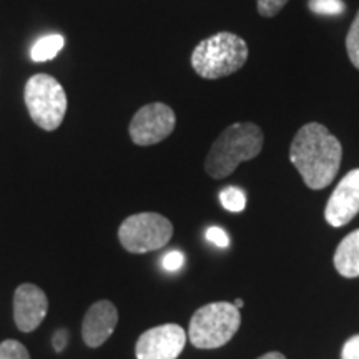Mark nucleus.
<instances>
[{"instance_id": "f8f14e48", "label": "nucleus", "mask_w": 359, "mask_h": 359, "mask_svg": "<svg viewBox=\"0 0 359 359\" xmlns=\"http://www.w3.org/2000/svg\"><path fill=\"white\" fill-rule=\"evenodd\" d=\"M334 268L341 276L353 278L359 276V230L349 233L341 240L334 253Z\"/></svg>"}, {"instance_id": "0eeeda50", "label": "nucleus", "mask_w": 359, "mask_h": 359, "mask_svg": "<svg viewBox=\"0 0 359 359\" xmlns=\"http://www.w3.org/2000/svg\"><path fill=\"white\" fill-rule=\"evenodd\" d=\"M177 125L175 111L165 103H148L135 114L130 122V138L135 145L150 147L163 142L173 133Z\"/></svg>"}, {"instance_id": "1a4fd4ad", "label": "nucleus", "mask_w": 359, "mask_h": 359, "mask_svg": "<svg viewBox=\"0 0 359 359\" xmlns=\"http://www.w3.org/2000/svg\"><path fill=\"white\" fill-rule=\"evenodd\" d=\"M359 213V168L346 173L334 191L331 193L325 208L326 222L334 228L348 224Z\"/></svg>"}, {"instance_id": "39448f33", "label": "nucleus", "mask_w": 359, "mask_h": 359, "mask_svg": "<svg viewBox=\"0 0 359 359\" xmlns=\"http://www.w3.org/2000/svg\"><path fill=\"white\" fill-rule=\"evenodd\" d=\"M24 98L30 118L45 132H53L64 122L69 100L64 87L52 75L39 74L30 77Z\"/></svg>"}, {"instance_id": "423d86ee", "label": "nucleus", "mask_w": 359, "mask_h": 359, "mask_svg": "<svg viewBox=\"0 0 359 359\" xmlns=\"http://www.w3.org/2000/svg\"><path fill=\"white\" fill-rule=\"evenodd\" d=\"M173 236V224L163 215L145 212L128 217L118 228V240L130 253L143 255L161 250Z\"/></svg>"}, {"instance_id": "20e7f679", "label": "nucleus", "mask_w": 359, "mask_h": 359, "mask_svg": "<svg viewBox=\"0 0 359 359\" xmlns=\"http://www.w3.org/2000/svg\"><path fill=\"white\" fill-rule=\"evenodd\" d=\"M240 326L241 314L235 304L210 303L191 316L188 339L198 349H218L238 333Z\"/></svg>"}, {"instance_id": "2eb2a0df", "label": "nucleus", "mask_w": 359, "mask_h": 359, "mask_svg": "<svg viewBox=\"0 0 359 359\" xmlns=\"http://www.w3.org/2000/svg\"><path fill=\"white\" fill-rule=\"evenodd\" d=\"M346 52L351 64L359 70V12L354 17L349 32L346 35Z\"/></svg>"}, {"instance_id": "6ab92c4d", "label": "nucleus", "mask_w": 359, "mask_h": 359, "mask_svg": "<svg viewBox=\"0 0 359 359\" xmlns=\"http://www.w3.org/2000/svg\"><path fill=\"white\" fill-rule=\"evenodd\" d=\"M185 263V257H183L182 251H168L163 258H161V266H163L167 271H178L180 268Z\"/></svg>"}, {"instance_id": "7ed1b4c3", "label": "nucleus", "mask_w": 359, "mask_h": 359, "mask_svg": "<svg viewBox=\"0 0 359 359\" xmlns=\"http://www.w3.org/2000/svg\"><path fill=\"white\" fill-rule=\"evenodd\" d=\"M248 60V45L231 32L205 39L191 53V67L201 79L218 80L238 72Z\"/></svg>"}, {"instance_id": "4468645a", "label": "nucleus", "mask_w": 359, "mask_h": 359, "mask_svg": "<svg viewBox=\"0 0 359 359\" xmlns=\"http://www.w3.org/2000/svg\"><path fill=\"white\" fill-rule=\"evenodd\" d=\"M219 201H222L223 208L231 213L243 212L246 206L245 191L236 187H228L224 188V190H222V193H219Z\"/></svg>"}, {"instance_id": "4be33fe9", "label": "nucleus", "mask_w": 359, "mask_h": 359, "mask_svg": "<svg viewBox=\"0 0 359 359\" xmlns=\"http://www.w3.org/2000/svg\"><path fill=\"white\" fill-rule=\"evenodd\" d=\"M67 343H69V331H67V330H58L57 333L53 334V338H52V344H53V348H55V351L57 353L64 351L65 346H67Z\"/></svg>"}, {"instance_id": "f03ea898", "label": "nucleus", "mask_w": 359, "mask_h": 359, "mask_svg": "<svg viewBox=\"0 0 359 359\" xmlns=\"http://www.w3.org/2000/svg\"><path fill=\"white\" fill-rule=\"evenodd\" d=\"M263 130L255 123H233L224 128L210 148L205 170L215 180H223L235 172L238 165L253 160L263 150Z\"/></svg>"}, {"instance_id": "a211bd4d", "label": "nucleus", "mask_w": 359, "mask_h": 359, "mask_svg": "<svg viewBox=\"0 0 359 359\" xmlns=\"http://www.w3.org/2000/svg\"><path fill=\"white\" fill-rule=\"evenodd\" d=\"M290 0H257L258 13L262 17H275Z\"/></svg>"}, {"instance_id": "9b49d317", "label": "nucleus", "mask_w": 359, "mask_h": 359, "mask_svg": "<svg viewBox=\"0 0 359 359\" xmlns=\"http://www.w3.org/2000/svg\"><path fill=\"white\" fill-rule=\"evenodd\" d=\"M118 325V311L111 302L102 299L93 303L85 313L82 323V338L88 348H98L114 334Z\"/></svg>"}, {"instance_id": "5701e85b", "label": "nucleus", "mask_w": 359, "mask_h": 359, "mask_svg": "<svg viewBox=\"0 0 359 359\" xmlns=\"http://www.w3.org/2000/svg\"><path fill=\"white\" fill-rule=\"evenodd\" d=\"M258 359H286V356H285V354L278 353V351H273V353L263 354V356H259Z\"/></svg>"}, {"instance_id": "9d476101", "label": "nucleus", "mask_w": 359, "mask_h": 359, "mask_svg": "<svg viewBox=\"0 0 359 359\" xmlns=\"http://www.w3.org/2000/svg\"><path fill=\"white\" fill-rule=\"evenodd\" d=\"M48 311V299L39 286L24 283L13 294V321L22 333H32L42 325Z\"/></svg>"}, {"instance_id": "6e6552de", "label": "nucleus", "mask_w": 359, "mask_h": 359, "mask_svg": "<svg viewBox=\"0 0 359 359\" xmlns=\"http://www.w3.org/2000/svg\"><path fill=\"white\" fill-rule=\"evenodd\" d=\"M187 344V333L182 326L161 325L142 333L135 346L137 359H177Z\"/></svg>"}, {"instance_id": "dca6fc26", "label": "nucleus", "mask_w": 359, "mask_h": 359, "mask_svg": "<svg viewBox=\"0 0 359 359\" xmlns=\"http://www.w3.org/2000/svg\"><path fill=\"white\" fill-rule=\"evenodd\" d=\"M309 8L318 15H339L346 8L343 0H309Z\"/></svg>"}, {"instance_id": "f3484780", "label": "nucleus", "mask_w": 359, "mask_h": 359, "mask_svg": "<svg viewBox=\"0 0 359 359\" xmlns=\"http://www.w3.org/2000/svg\"><path fill=\"white\" fill-rule=\"evenodd\" d=\"M0 359H30V354L20 341L6 339L0 343Z\"/></svg>"}, {"instance_id": "b1692460", "label": "nucleus", "mask_w": 359, "mask_h": 359, "mask_svg": "<svg viewBox=\"0 0 359 359\" xmlns=\"http://www.w3.org/2000/svg\"><path fill=\"white\" fill-rule=\"evenodd\" d=\"M233 304H235V306H236L238 309H240V308L243 306V304H245V302H243V299H240V298H238V299H235V303H233Z\"/></svg>"}, {"instance_id": "ddd939ff", "label": "nucleus", "mask_w": 359, "mask_h": 359, "mask_svg": "<svg viewBox=\"0 0 359 359\" xmlns=\"http://www.w3.org/2000/svg\"><path fill=\"white\" fill-rule=\"evenodd\" d=\"M65 39L60 34H50L45 35V37L39 39L37 42L32 45V50H30V58L34 62H48L52 58L58 55V52L64 48Z\"/></svg>"}, {"instance_id": "aec40b11", "label": "nucleus", "mask_w": 359, "mask_h": 359, "mask_svg": "<svg viewBox=\"0 0 359 359\" xmlns=\"http://www.w3.org/2000/svg\"><path fill=\"white\" fill-rule=\"evenodd\" d=\"M206 240L218 246V248H228V245H230V238H228L226 231L218 226H210L206 230Z\"/></svg>"}, {"instance_id": "f257e3e1", "label": "nucleus", "mask_w": 359, "mask_h": 359, "mask_svg": "<svg viewBox=\"0 0 359 359\" xmlns=\"http://www.w3.org/2000/svg\"><path fill=\"white\" fill-rule=\"evenodd\" d=\"M343 147L325 125L311 122L296 133L290 147V161L311 190H325L339 172Z\"/></svg>"}, {"instance_id": "412c9836", "label": "nucleus", "mask_w": 359, "mask_h": 359, "mask_svg": "<svg viewBox=\"0 0 359 359\" xmlns=\"http://www.w3.org/2000/svg\"><path fill=\"white\" fill-rule=\"evenodd\" d=\"M341 359H359V334H354L344 343Z\"/></svg>"}]
</instances>
